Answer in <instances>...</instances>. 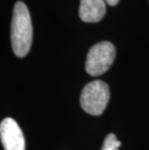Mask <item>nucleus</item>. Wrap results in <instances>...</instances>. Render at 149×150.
<instances>
[{
  "mask_svg": "<svg viewBox=\"0 0 149 150\" xmlns=\"http://www.w3.org/2000/svg\"><path fill=\"white\" fill-rule=\"evenodd\" d=\"M115 58L114 46L107 41L97 43L87 53L85 70L90 76L103 75L112 65Z\"/></svg>",
  "mask_w": 149,
  "mask_h": 150,
  "instance_id": "nucleus-3",
  "label": "nucleus"
},
{
  "mask_svg": "<svg viewBox=\"0 0 149 150\" xmlns=\"http://www.w3.org/2000/svg\"><path fill=\"white\" fill-rule=\"evenodd\" d=\"M120 145L121 142L116 139L114 134H109L104 140V144L101 150H118Z\"/></svg>",
  "mask_w": 149,
  "mask_h": 150,
  "instance_id": "nucleus-6",
  "label": "nucleus"
},
{
  "mask_svg": "<svg viewBox=\"0 0 149 150\" xmlns=\"http://www.w3.org/2000/svg\"><path fill=\"white\" fill-rule=\"evenodd\" d=\"M109 100V88L103 81L87 83L81 94V106L85 112L100 115L106 110Z\"/></svg>",
  "mask_w": 149,
  "mask_h": 150,
  "instance_id": "nucleus-2",
  "label": "nucleus"
},
{
  "mask_svg": "<svg viewBox=\"0 0 149 150\" xmlns=\"http://www.w3.org/2000/svg\"><path fill=\"white\" fill-rule=\"evenodd\" d=\"M107 4H109V6H115L116 4H118L119 0H105Z\"/></svg>",
  "mask_w": 149,
  "mask_h": 150,
  "instance_id": "nucleus-7",
  "label": "nucleus"
},
{
  "mask_svg": "<svg viewBox=\"0 0 149 150\" xmlns=\"http://www.w3.org/2000/svg\"><path fill=\"white\" fill-rule=\"evenodd\" d=\"M0 139L4 150H25L23 131L11 117L4 118L0 123Z\"/></svg>",
  "mask_w": 149,
  "mask_h": 150,
  "instance_id": "nucleus-4",
  "label": "nucleus"
},
{
  "mask_svg": "<svg viewBox=\"0 0 149 150\" xmlns=\"http://www.w3.org/2000/svg\"><path fill=\"white\" fill-rule=\"evenodd\" d=\"M33 38L31 17L27 6L18 1L15 4L11 25V42L13 52L18 57H24L29 52Z\"/></svg>",
  "mask_w": 149,
  "mask_h": 150,
  "instance_id": "nucleus-1",
  "label": "nucleus"
},
{
  "mask_svg": "<svg viewBox=\"0 0 149 150\" xmlns=\"http://www.w3.org/2000/svg\"><path fill=\"white\" fill-rule=\"evenodd\" d=\"M105 0H81L78 16L84 22H98L106 14Z\"/></svg>",
  "mask_w": 149,
  "mask_h": 150,
  "instance_id": "nucleus-5",
  "label": "nucleus"
}]
</instances>
